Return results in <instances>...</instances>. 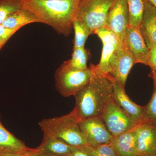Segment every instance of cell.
<instances>
[{"label": "cell", "mask_w": 156, "mask_h": 156, "mask_svg": "<svg viewBox=\"0 0 156 156\" xmlns=\"http://www.w3.org/2000/svg\"><path fill=\"white\" fill-rule=\"evenodd\" d=\"M80 0H21L22 6L35 14L41 23L52 27L58 34L71 33Z\"/></svg>", "instance_id": "1"}, {"label": "cell", "mask_w": 156, "mask_h": 156, "mask_svg": "<svg viewBox=\"0 0 156 156\" xmlns=\"http://www.w3.org/2000/svg\"><path fill=\"white\" fill-rule=\"evenodd\" d=\"M110 77L109 74L106 76H95L74 95L76 105L73 111L80 121L101 117L113 97V84Z\"/></svg>", "instance_id": "2"}, {"label": "cell", "mask_w": 156, "mask_h": 156, "mask_svg": "<svg viewBox=\"0 0 156 156\" xmlns=\"http://www.w3.org/2000/svg\"><path fill=\"white\" fill-rule=\"evenodd\" d=\"M38 125L44 135L61 140L73 146L88 145L80 120L73 110L62 116L44 119Z\"/></svg>", "instance_id": "3"}, {"label": "cell", "mask_w": 156, "mask_h": 156, "mask_svg": "<svg viewBox=\"0 0 156 156\" xmlns=\"http://www.w3.org/2000/svg\"><path fill=\"white\" fill-rule=\"evenodd\" d=\"M95 76L89 68L85 70L77 69L71 66L68 60L63 62L55 72V86L63 97L74 96Z\"/></svg>", "instance_id": "4"}, {"label": "cell", "mask_w": 156, "mask_h": 156, "mask_svg": "<svg viewBox=\"0 0 156 156\" xmlns=\"http://www.w3.org/2000/svg\"><path fill=\"white\" fill-rule=\"evenodd\" d=\"M115 0H80L75 19L80 20L90 35L105 27L109 11Z\"/></svg>", "instance_id": "5"}, {"label": "cell", "mask_w": 156, "mask_h": 156, "mask_svg": "<svg viewBox=\"0 0 156 156\" xmlns=\"http://www.w3.org/2000/svg\"><path fill=\"white\" fill-rule=\"evenodd\" d=\"M101 118L113 137L133 129L140 123L126 113L113 97L107 104Z\"/></svg>", "instance_id": "6"}, {"label": "cell", "mask_w": 156, "mask_h": 156, "mask_svg": "<svg viewBox=\"0 0 156 156\" xmlns=\"http://www.w3.org/2000/svg\"><path fill=\"white\" fill-rule=\"evenodd\" d=\"M103 44L100 62L95 65L91 64L89 68L96 76H106L110 73V60L117 48L122 43L111 31L105 27L98 29L95 32Z\"/></svg>", "instance_id": "7"}, {"label": "cell", "mask_w": 156, "mask_h": 156, "mask_svg": "<svg viewBox=\"0 0 156 156\" xmlns=\"http://www.w3.org/2000/svg\"><path fill=\"white\" fill-rule=\"evenodd\" d=\"M80 126L88 145L95 147L111 143L113 136L107 129L101 117L81 120Z\"/></svg>", "instance_id": "8"}, {"label": "cell", "mask_w": 156, "mask_h": 156, "mask_svg": "<svg viewBox=\"0 0 156 156\" xmlns=\"http://www.w3.org/2000/svg\"><path fill=\"white\" fill-rule=\"evenodd\" d=\"M129 27V15L126 0H115L109 11L105 28L111 31L123 43Z\"/></svg>", "instance_id": "9"}, {"label": "cell", "mask_w": 156, "mask_h": 156, "mask_svg": "<svg viewBox=\"0 0 156 156\" xmlns=\"http://www.w3.org/2000/svg\"><path fill=\"white\" fill-rule=\"evenodd\" d=\"M109 63V74L125 89L129 72L136 62L123 44L113 54Z\"/></svg>", "instance_id": "10"}, {"label": "cell", "mask_w": 156, "mask_h": 156, "mask_svg": "<svg viewBox=\"0 0 156 156\" xmlns=\"http://www.w3.org/2000/svg\"><path fill=\"white\" fill-rule=\"evenodd\" d=\"M123 44L133 56L136 63L147 65L150 49L140 27H128Z\"/></svg>", "instance_id": "11"}, {"label": "cell", "mask_w": 156, "mask_h": 156, "mask_svg": "<svg viewBox=\"0 0 156 156\" xmlns=\"http://www.w3.org/2000/svg\"><path fill=\"white\" fill-rule=\"evenodd\" d=\"M137 142L136 156H156V125L141 121L135 128Z\"/></svg>", "instance_id": "12"}, {"label": "cell", "mask_w": 156, "mask_h": 156, "mask_svg": "<svg viewBox=\"0 0 156 156\" xmlns=\"http://www.w3.org/2000/svg\"><path fill=\"white\" fill-rule=\"evenodd\" d=\"M110 78L113 84L114 100L126 113L136 122H141L144 112V106H140L133 102L126 94L125 89L111 75Z\"/></svg>", "instance_id": "13"}, {"label": "cell", "mask_w": 156, "mask_h": 156, "mask_svg": "<svg viewBox=\"0 0 156 156\" xmlns=\"http://www.w3.org/2000/svg\"><path fill=\"white\" fill-rule=\"evenodd\" d=\"M135 128L113 137L111 144L118 156L137 155V142Z\"/></svg>", "instance_id": "14"}, {"label": "cell", "mask_w": 156, "mask_h": 156, "mask_svg": "<svg viewBox=\"0 0 156 156\" xmlns=\"http://www.w3.org/2000/svg\"><path fill=\"white\" fill-rule=\"evenodd\" d=\"M140 28L148 47L151 42L156 44V9L147 0Z\"/></svg>", "instance_id": "15"}, {"label": "cell", "mask_w": 156, "mask_h": 156, "mask_svg": "<svg viewBox=\"0 0 156 156\" xmlns=\"http://www.w3.org/2000/svg\"><path fill=\"white\" fill-rule=\"evenodd\" d=\"M30 149L25 144L9 132L2 124L0 116V151L22 154Z\"/></svg>", "instance_id": "16"}, {"label": "cell", "mask_w": 156, "mask_h": 156, "mask_svg": "<svg viewBox=\"0 0 156 156\" xmlns=\"http://www.w3.org/2000/svg\"><path fill=\"white\" fill-rule=\"evenodd\" d=\"M74 147L61 140L44 135L41 143L35 148L54 156H69Z\"/></svg>", "instance_id": "17"}, {"label": "cell", "mask_w": 156, "mask_h": 156, "mask_svg": "<svg viewBox=\"0 0 156 156\" xmlns=\"http://www.w3.org/2000/svg\"><path fill=\"white\" fill-rule=\"evenodd\" d=\"M33 23H41L36 15L23 7L6 18L2 25L8 28L20 29L27 24Z\"/></svg>", "instance_id": "18"}, {"label": "cell", "mask_w": 156, "mask_h": 156, "mask_svg": "<svg viewBox=\"0 0 156 156\" xmlns=\"http://www.w3.org/2000/svg\"><path fill=\"white\" fill-rule=\"evenodd\" d=\"M129 15V27H140L146 0H126Z\"/></svg>", "instance_id": "19"}, {"label": "cell", "mask_w": 156, "mask_h": 156, "mask_svg": "<svg viewBox=\"0 0 156 156\" xmlns=\"http://www.w3.org/2000/svg\"><path fill=\"white\" fill-rule=\"evenodd\" d=\"M75 37L73 48H84L85 42L90 35L89 31L80 20L75 19L73 24Z\"/></svg>", "instance_id": "20"}, {"label": "cell", "mask_w": 156, "mask_h": 156, "mask_svg": "<svg viewBox=\"0 0 156 156\" xmlns=\"http://www.w3.org/2000/svg\"><path fill=\"white\" fill-rule=\"evenodd\" d=\"M88 51L85 48H73L72 58L68 60L71 66L80 70H85L88 68L87 66L88 59Z\"/></svg>", "instance_id": "21"}, {"label": "cell", "mask_w": 156, "mask_h": 156, "mask_svg": "<svg viewBox=\"0 0 156 156\" xmlns=\"http://www.w3.org/2000/svg\"><path fill=\"white\" fill-rule=\"evenodd\" d=\"M22 7L21 0H0V24Z\"/></svg>", "instance_id": "22"}, {"label": "cell", "mask_w": 156, "mask_h": 156, "mask_svg": "<svg viewBox=\"0 0 156 156\" xmlns=\"http://www.w3.org/2000/svg\"><path fill=\"white\" fill-rule=\"evenodd\" d=\"M81 147L90 156H118L111 143L95 147H92L88 145Z\"/></svg>", "instance_id": "23"}, {"label": "cell", "mask_w": 156, "mask_h": 156, "mask_svg": "<svg viewBox=\"0 0 156 156\" xmlns=\"http://www.w3.org/2000/svg\"><path fill=\"white\" fill-rule=\"evenodd\" d=\"M152 79L154 83L153 93L149 103L144 106V112L141 121H146L156 125V77Z\"/></svg>", "instance_id": "24"}, {"label": "cell", "mask_w": 156, "mask_h": 156, "mask_svg": "<svg viewBox=\"0 0 156 156\" xmlns=\"http://www.w3.org/2000/svg\"><path fill=\"white\" fill-rule=\"evenodd\" d=\"M150 54L147 61V65L151 68V76L156 77V44L151 42L149 45Z\"/></svg>", "instance_id": "25"}, {"label": "cell", "mask_w": 156, "mask_h": 156, "mask_svg": "<svg viewBox=\"0 0 156 156\" xmlns=\"http://www.w3.org/2000/svg\"><path fill=\"white\" fill-rule=\"evenodd\" d=\"M19 30V29L8 28L3 26L2 24H0V37L2 39L3 41L6 43L8 40Z\"/></svg>", "instance_id": "26"}, {"label": "cell", "mask_w": 156, "mask_h": 156, "mask_svg": "<svg viewBox=\"0 0 156 156\" xmlns=\"http://www.w3.org/2000/svg\"><path fill=\"white\" fill-rule=\"evenodd\" d=\"M21 156H56L38 150L36 148H30L29 150L21 155Z\"/></svg>", "instance_id": "27"}, {"label": "cell", "mask_w": 156, "mask_h": 156, "mask_svg": "<svg viewBox=\"0 0 156 156\" xmlns=\"http://www.w3.org/2000/svg\"><path fill=\"white\" fill-rule=\"evenodd\" d=\"M69 156H90L81 146L75 147Z\"/></svg>", "instance_id": "28"}, {"label": "cell", "mask_w": 156, "mask_h": 156, "mask_svg": "<svg viewBox=\"0 0 156 156\" xmlns=\"http://www.w3.org/2000/svg\"><path fill=\"white\" fill-rule=\"evenodd\" d=\"M0 156H21V154L0 151Z\"/></svg>", "instance_id": "29"}, {"label": "cell", "mask_w": 156, "mask_h": 156, "mask_svg": "<svg viewBox=\"0 0 156 156\" xmlns=\"http://www.w3.org/2000/svg\"><path fill=\"white\" fill-rule=\"evenodd\" d=\"M147 1L156 9V0H147Z\"/></svg>", "instance_id": "30"}, {"label": "cell", "mask_w": 156, "mask_h": 156, "mask_svg": "<svg viewBox=\"0 0 156 156\" xmlns=\"http://www.w3.org/2000/svg\"><path fill=\"white\" fill-rule=\"evenodd\" d=\"M6 44L5 42L3 41L2 39L0 37V50L2 48L3 46Z\"/></svg>", "instance_id": "31"}]
</instances>
